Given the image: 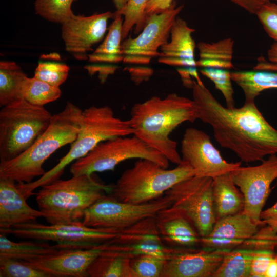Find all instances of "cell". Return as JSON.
<instances>
[{"label":"cell","mask_w":277,"mask_h":277,"mask_svg":"<svg viewBox=\"0 0 277 277\" xmlns=\"http://www.w3.org/2000/svg\"><path fill=\"white\" fill-rule=\"evenodd\" d=\"M193 100L198 119L211 126L216 141L246 163L277 153V130L265 119L254 102L239 108L225 107L204 84L194 81Z\"/></svg>","instance_id":"6da1fadb"},{"label":"cell","mask_w":277,"mask_h":277,"mask_svg":"<svg viewBox=\"0 0 277 277\" xmlns=\"http://www.w3.org/2000/svg\"><path fill=\"white\" fill-rule=\"evenodd\" d=\"M197 119L193 100L170 93L163 98L154 96L135 104L131 109L129 121L134 135L179 165L182 161L177 143L169 135L182 123H193Z\"/></svg>","instance_id":"7a4b0ae2"},{"label":"cell","mask_w":277,"mask_h":277,"mask_svg":"<svg viewBox=\"0 0 277 277\" xmlns=\"http://www.w3.org/2000/svg\"><path fill=\"white\" fill-rule=\"evenodd\" d=\"M82 111L68 102L61 112L53 115L48 127L28 149L12 160L1 161L0 178L28 183L43 176L46 172L43 164L49 156L76 138Z\"/></svg>","instance_id":"3957f363"},{"label":"cell","mask_w":277,"mask_h":277,"mask_svg":"<svg viewBox=\"0 0 277 277\" xmlns=\"http://www.w3.org/2000/svg\"><path fill=\"white\" fill-rule=\"evenodd\" d=\"M133 133L129 120L116 117L111 107L91 106L82 111L80 129L68 153L38 180L20 184L19 189L28 199L38 187L59 179L68 165L85 156L101 142Z\"/></svg>","instance_id":"277c9868"},{"label":"cell","mask_w":277,"mask_h":277,"mask_svg":"<svg viewBox=\"0 0 277 277\" xmlns=\"http://www.w3.org/2000/svg\"><path fill=\"white\" fill-rule=\"evenodd\" d=\"M113 187L98 181L92 174L72 176L41 187L36 201L43 217L50 224L79 222L92 204L111 194Z\"/></svg>","instance_id":"5b68a950"},{"label":"cell","mask_w":277,"mask_h":277,"mask_svg":"<svg viewBox=\"0 0 277 277\" xmlns=\"http://www.w3.org/2000/svg\"><path fill=\"white\" fill-rule=\"evenodd\" d=\"M194 175L193 169L183 161L167 169L153 161L139 159L123 172L110 194L122 202L145 203L163 196L176 184Z\"/></svg>","instance_id":"8992f818"},{"label":"cell","mask_w":277,"mask_h":277,"mask_svg":"<svg viewBox=\"0 0 277 277\" xmlns=\"http://www.w3.org/2000/svg\"><path fill=\"white\" fill-rule=\"evenodd\" d=\"M53 115L44 106L21 99L0 111V160H12L28 149L47 129Z\"/></svg>","instance_id":"52a82bcc"},{"label":"cell","mask_w":277,"mask_h":277,"mask_svg":"<svg viewBox=\"0 0 277 277\" xmlns=\"http://www.w3.org/2000/svg\"><path fill=\"white\" fill-rule=\"evenodd\" d=\"M131 159H148L165 168L169 167V161L163 154L134 135L101 142L85 156L73 162L70 171L72 176H76L113 170L122 162Z\"/></svg>","instance_id":"ba28073f"},{"label":"cell","mask_w":277,"mask_h":277,"mask_svg":"<svg viewBox=\"0 0 277 277\" xmlns=\"http://www.w3.org/2000/svg\"><path fill=\"white\" fill-rule=\"evenodd\" d=\"M0 232L21 239L54 241L63 249H85L114 239L119 231L89 227L79 221L50 225L33 222L0 229Z\"/></svg>","instance_id":"9c48e42d"},{"label":"cell","mask_w":277,"mask_h":277,"mask_svg":"<svg viewBox=\"0 0 277 277\" xmlns=\"http://www.w3.org/2000/svg\"><path fill=\"white\" fill-rule=\"evenodd\" d=\"M170 206V201L165 195L136 204L122 202L110 194H106L86 210L82 222L87 227L120 231L144 219L155 216Z\"/></svg>","instance_id":"30bf717a"},{"label":"cell","mask_w":277,"mask_h":277,"mask_svg":"<svg viewBox=\"0 0 277 277\" xmlns=\"http://www.w3.org/2000/svg\"><path fill=\"white\" fill-rule=\"evenodd\" d=\"M164 195L171 207L182 211L201 237L211 231L216 220L212 197V178L193 176L181 181Z\"/></svg>","instance_id":"8fae6325"},{"label":"cell","mask_w":277,"mask_h":277,"mask_svg":"<svg viewBox=\"0 0 277 277\" xmlns=\"http://www.w3.org/2000/svg\"><path fill=\"white\" fill-rule=\"evenodd\" d=\"M183 7V5L176 7L173 3L169 9L147 17L141 33L137 37L126 38L122 43L123 62L148 64L152 58L159 57L158 49L168 42L172 26Z\"/></svg>","instance_id":"7c38bea8"},{"label":"cell","mask_w":277,"mask_h":277,"mask_svg":"<svg viewBox=\"0 0 277 277\" xmlns=\"http://www.w3.org/2000/svg\"><path fill=\"white\" fill-rule=\"evenodd\" d=\"M244 199L243 212L255 223L264 225L260 219L262 209L270 192V186L277 179V155H269L267 160L255 166L239 167L229 173Z\"/></svg>","instance_id":"4fadbf2b"},{"label":"cell","mask_w":277,"mask_h":277,"mask_svg":"<svg viewBox=\"0 0 277 277\" xmlns=\"http://www.w3.org/2000/svg\"><path fill=\"white\" fill-rule=\"evenodd\" d=\"M182 161L188 163L197 176L214 177L230 173L241 165L228 163L212 144L210 136L202 130L187 128L181 141Z\"/></svg>","instance_id":"5bb4252c"},{"label":"cell","mask_w":277,"mask_h":277,"mask_svg":"<svg viewBox=\"0 0 277 277\" xmlns=\"http://www.w3.org/2000/svg\"><path fill=\"white\" fill-rule=\"evenodd\" d=\"M110 11L90 16L74 14L62 25V38L65 50L77 59L88 58L87 53L104 38L108 21L113 18Z\"/></svg>","instance_id":"9a60e30c"},{"label":"cell","mask_w":277,"mask_h":277,"mask_svg":"<svg viewBox=\"0 0 277 277\" xmlns=\"http://www.w3.org/2000/svg\"><path fill=\"white\" fill-rule=\"evenodd\" d=\"M229 250L177 248L166 259L161 277H212Z\"/></svg>","instance_id":"2e32d148"},{"label":"cell","mask_w":277,"mask_h":277,"mask_svg":"<svg viewBox=\"0 0 277 277\" xmlns=\"http://www.w3.org/2000/svg\"><path fill=\"white\" fill-rule=\"evenodd\" d=\"M262 250L277 252V233L267 225L261 226L251 238L230 250L212 277L250 276L252 261Z\"/></svg>","instance_id":"e0dca14e"},{"label":"cell","mask_w":277,"mask_h":277,"mask_svg":"<svg viewBox=\"0 0 277 277\" xmlns=\"http://www.w3.org/2000/svg\"><path fill=\"white\" fill-rule=\"evenodd\" d=\"M103 251L102 243L90 248L64 249L49 255L24 261L50 277H86L92 261Z\"/></svg>","instance_id":"ac0fdd59"},{"label":"cell","mask_w":277,"mask_h":277,"mask_svg":"<svg viewBox=\"0 0 277 277\" xmlns=\"http://www.w3.org/2000/svg\"><path fill=\"white\" fill-rule=\"evenodd\" d=\"M261 227L243 212L216 221L208 235L201 237L202 248L231 250L251 238Z\"/></svg>","instance_id":"d6986e66"},{"label":"cell","mask_w":277,"mask_h":277,"mask_svg":"<svg viewBox=\"0 0 277 277\" xmlns=\"http://www.w3.org/2000/svg\"><path fill=\"white\" fill-rule=\"evenodd\" d=\"M15 182L0 178V229L36 222L44 217L40 210L30 207Z\"/></svg>","instance_id":"ffe728a7"},{"label":"cell","mask_w":277,"mask_h":277,"mask_svg":"<svg viewBox=\"0 0 277 277\" xmlns=\"http://www.w3.org/2000/svg\"><path fill=\"white\" fill-rule=\"evenodd\" d=\"M195 31L185 20L177 17L170 30V41L161 47L158 62L171 66L196 67L195 44L192 37Z\"/></svg>","instance_id":"44dd1931"},{"label":"cell","mask_w":277,"mask_h":277,"mask_svg":"<svg viewBox=\"0 0 277 277\" xmlns=\"http://www.w3.org/2000/svg\"><path fill=\"white\" fill-rule=\"evenodd\" d=\"M155 219L163 241L186 248L200 244V235L182 211L170 207L160 211Z\"/></svg>","instance_id":"7402d4cb"},{"label":"cell","mask_w":277,"mask_h":277,"mask_svg":"<svg viewBox=\"0 0 277 277\" xmlns=\"http://www.w3.org/2000/svg\"><path fill=\"white\" fill-rule=\"evenodd\" d=\"M212 197L216 221L243 211V195L229 173L212 178Z\"/></svg>","instance_id":"603a6c76"},{"label":"cell","mask_w":277,"mask_h":277,"mask_svg":"<svg viewBox=\"0 0 277 277\" xmlns=\"http://www.w3.org/2000/svg\"><path fill=\"white\" fill-rule=\"evenodd\" d=\"M62 248L56 243L51 245L48 243L31 241L14 242L0 234V258H8L28 261L41 256L50 254Z\"/></svg>","instance_id":"cb8c5ba5"},{"label":"cell","mask_w":277,"mask_h":277,"mask_svg":"<svg viewBox=\"0 0 277 277\" xmlns=\"http://www.w3.org/2000/svg\"><path fill=\"white\" fill-rule=\"evenodd\" d=\"M232 81L243 90L245 102H254L265 90L277 89V72L256 70L231 72Z\"/></svg>","instance_id":"d4e9b609"},{"label":"cell","mask_w":277,"mask_h":277,"mask_svg":"<svg viewBox=\"0 0 277 277\" xmlns=\"http://www.w3.org/2000/svg\"><path fill=\"white\" fill-rule=\"evenodd\" d=\"M233 46L234 41L231 38L212 43L199 42L197 45L199 51L197 67L228 70L233 68Z\"/></svg>","instance_id":"484cf974"},{"label":"cell","mask_w":277,"mask_h":277,"mask_svg":"<svg viewBox=\"0 0 277 277\" xmlns=\"http://www.w3.org/2000/svg\"><path fill=\"white\" fill-rule=\"evenodd\" d=\"M122 16L114 13V20L104 40L92 53L88 55L89 61L111 63L123 61L121 45L124 18Z\"/></svg>","instance_id":"4316f807"},{"label":"cell","mask_w":277,"mask_h":277,"mask_svg":"<svg viewBox=\"0 0 277 277\" xmlns=\"http://www.w3.org/2000/svg\"><path fill=\"white\" fill-rule=\"evenodd\" d=\"M27 76L14 62H0V105L3 107L23 99L22 87Z\"/></svg>","instance_id":"83f0119b"},{"label":"cell","mask_w":277,"mask_h":277,"mask_svg":"<svg viewBox=\"0 0 277 277\" xmlns=\"http://www.w3.org/2000/svg\"><path fill=\"white\" fill-rule=\"evenodd\" d=\"M108 242L120 245L164 244L155 216L144 219L120 231L117 236Z\"/></svg>","instance_id":"f1b7e54d"},{"label":"cell","mask_w":277,"mask_h":277,"mask_svg":"<svg viewBox=\"0 0 277 277\" xmlns=\"http://www.w3.org/2000/svg\"><path fill=\"white\" fill-rule=\"evenodd\" d=\"M130 259L104 250L87 270L90 277H133Z\"/></svg>","instance_id":"f546056e"},{"label":"cell","mask_w":277,"mask_h":277,"mask_svg":"<svg viewBox=\"0 0 277 277\" xmlns=\"http://www.w3.org/2000/svg\"><path fill=\"white\" fill-rule=\"evenodd\" d=\"M22 92L24 100L40 106L57 100L61 95L60 87L52 86L34 76L26 77Z\"/></svg>","instance_id":"4dcf8cb0"},{"label":"cell","mask_w":277,"mask_h":277,"mask_svg":"<svg viewBox=\"0 0 277 277\" xmlns=\"http://www.w3.org/2000/svg\"><path fill=\"white\" fill-rule=\"evenodd\" d=\"M77 0H35V13L43 18L62 24L74 13L71 6Z\"/></svg>","instance_id":"1f68e13d"},{"label":"cell","mask_w":277,"mask_h":277,"mask_svg":"<svg viewBox=\"0 0 277 277\" xmlns=\"http://www.w3.org/2000/svg\"><path fill=\"white\" fill-rule=\"evenodd\" d=\"M149 0H128L123 10L115 12V14L124 16L122 39L126 38L129 32L135 26V32H140L144 27L146 21L145 12Z\"/></svg>","instance_id":"d6a6232c"},{"label":"cell","mask_w":277,"mask_h":277,"mask_svg":"<svg viewBox=\"0 0 277 277\" xmlns=\"http://www.w3.org/2000/svg\"><path fill=\"white\" fill-rule=\"evenodd\" d=\"M166 259L150 254L130 259L133 277H161Z\"/></svg>","instance_id":"836d02e7"},{"label":"cell","mask_w":277,"mask_h":277,"mask_svg":"<svg viewBox=\"0 0 277 277\" xmlns=\"http://www.w3.org/2000/svg\"><path fill=\"white\" fill-rule=\"evenodd\" d=\"M201 73L212 81L216 89L220 90L223 95L227 107H234L233 98L234 90L232 85L231 72L228 69L223 68H203Z\"/></svg>","instance_id":"e575fe53"},{"label":"cell","mask_w":277,"mask_h":277,"mask_svg":"<svg viewBox=\"0 0 277 277\" xmlns=\"http://www.w3.org/2000/svg\"><path fill=\"white\" fill-rule=\"evenodd\" d=\"M1 277H50L45 272L23 261L0 258Z\"/></svg>","instance_id":"d590c367"},{"label":"cell","mask_w":277,"mask_h":277,"mask_svg":"<svg viewBox=\"0 0 277 277\" xmlns=\"http://www.w3.org/2000/svg\"><path fill=\"white\" fill-rule=\"evenodd\" d=\"M69 67L65 64L40 62L36 67L34 76L52 86L60 87L68 77Z\"/></svg>","instance_id":"8d00e7d4"},{"label":"cell","mask_w":277,"mask_h":277,"mask_svg":"<svg viewBox=\"0 0 277 277\" xmlns=\"http://www.w3.org/2000/svg\"><path fill=\"white\" fill-rule=\"evenodd\" d=\"M255 15L268 36L277 43V4H265Z\"/></svg>","instance_id":"74e56055"},{"label":"cell","mask_w":277,"mask_h":277,"mask_svg":"<svg viewBox=\"0 0 277 277\" xmlns=\"http://www.w3.org/2000/svg\"><path fill=\"white\" fill-rule=\"evenodd\" d=\"M267 60L263 57L258 59L253 70L277 72V43L274 42L267 50Z\"/></svg>","instance_id":"f35d334b"},{"label":"cell","mask_w":277,"mask_h":277,"mask_svg":"<svg viewBox=\"0 0 277 277\" xmlns=\"http://www.w3.org/2000/svg\"><path fill=\"white\" fill-rule=\"evenodd\" d=\"M173 0H149L145 9V21L147 17L153 14H159L169 9Z\"/></svg>","instance_id":"ab89813d"},{"label":"cell","mask_w":277,"mask_h":277,"mask_svg":"<svg viewBox=\"0 0 277 277\" xmlns=\"http://www.w3.org/2000/svg\"><path fill=\"white\" fill-rule=\"evenodd\" d=\"M260 219L264 225L269 226L277 233V202L272 207L262 211Z\"/></svg>","instance_id":"60d3db41"},{"label":"cell","mask_w":277,"mask_h":277,"mask_svg":"<svg viewBox=\"0 0 277 277\" xmlns=\"http://www.w3.org/2000/svg\"><path fill=\"white\" fill-rule=\"evenodd\" d=\"M232 2L252 14H255L265 4L271 0H230Z\"/></svg>","instance_id":"b9f144b4"},{"label":"cell","mask_w":277,"mask_h":277,"mask_svg":"<svg viewBox=\"0 0 277 277\" xmlns=\"http://www.w3.org/2000/svg\"><path fill=\"white\" fill-rule=\"evenodd\" d=\"M129 69V73L133 80L137 83L142 82L147 77H150L153 73V70L150 68L144 67H133Z\"/></svg>","instance_id":"7bdbcfd3"},{"label":"cell","mask_w":277,"mask_h":277,"mask_svg":"<svg viewBox=\"0 0 277 277\" xmlns=\"http://www.w3.org/2000/svg\"><path fill=\"white\" fill-rule=\"evenodd\" d=\"M113 1L116 8V12H119L123 9L128 0H113Z\"/></svg>","instance_id":"ee69618b"},{"label":"cell","mask_w":277,"mask_h":277,"mask_svg":"<svg viewBox=\"0 0 277 277\" xmlns=\"http://www.w3.org/2000/svg\"><path fill=\"white\" fill-rule=\"evenodd\" d=\"M275 1L277 2V0H275Z\"/></svg>","instance_id":"f6af8a7d"}]
</instances>
